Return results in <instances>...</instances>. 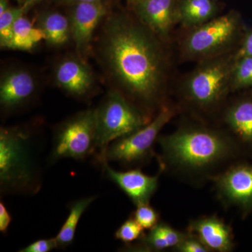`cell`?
<instances>
[{
    "label": "cell",
    "instance_id": "cell-1",
    "mask_svg": "<svg viewBox=\"0 0 252 252\" xmlns=\"http://www.w3.org/2000/svg\"><path fill=\"white\" fill-rule=\"evenodd\" d=\"M154 35L142 23L119 13L108 18L101 41L112 77L132 99L147 106L158 100L163 79V59Z\"/></svg>",
    "mask_w": 252,
    "mask_h": 252
},
{
    "label": "cell",
    "instance_id": "cell-2",
    "mask_svg": "<svg viewBox=\"0 0 252 252\" xmlns=\"http://www.w3.org/2000/svg\"><path fill=\"white\" fill-rule=\"evenodd\" d=\"M160 170L190 180L208 179L229 166L241 149L224 130L198 125L181 126L159 136Z\"/></svg>",
    "mask_w": 252,
    "mask_h": 252
},
{
    "label": "cell",
    "instance_id": "cell-3",
    "mask_svg": "<svg viewBox=\"0 0 252 252\" xmlns=\"http://www.w3.org/2000/svg\"><path fill=\"white\" fill-rule=\"evenodd\" d=\"M31 132L21 127L0 130V189L1 193H36L40 172Z\"/></svg>",
    "mask_w": 252,
    "mask_h": 252
},
{
    "label": "cell",
    "instance_id": "cell-4",
    "mask_svg": "<svg viewBox=\"0 0 252 252\" xmlns=\"http://www.w3.org/2000/svg\"><path fill=\"white\" fill-rule=\"evenodd\" d=\"M96 158L99 161L109 144L130 135L151 122L125 95L112 91L95 109Z\"/></svg>",
    "mask_w": 252,
    "mask_h": 252
},
{
    "label": "cell",
    "instance_id": "cell-5",
    "mask_svg": "<svg viewBox=\"0 0 252 252\" xmlns=\"http://www.w3.org/2000/svg\"><path fill=\"white\" fill-rule=\"evenodd\" d=\"M235 60V55L227 54L204 60L185 82L184 94L187 102L203 111L220 105L230 91Z\"/></svg>",
    "mask_w": 252,
    "mask_h": 252
},
{
    "label": "cell",
    "instance_id": "cell-6",
    "mask_svg": "<svg viewBox=\"0 0 252 252\" xmlns=\"http://www.w3.org/2000/svg\"><path fill=\"white\" fill-rule=\"evenodd\" d=\"M240 25L238 12L231 11L194 28L182 44L184 56L204 61L225 54L236 39Z\"/></svg>",
    "mask_w": 252,
    "mask_h": 252
},
{
    "label": "cell",
    "instance_id": "cell-7",
    "mask_svg": "<svg viewBox=\"0 0 252 252\" xmlns=\"http://www.w3.org/2000/svg\"><path fill=\"white\" fill-rule=\"evenodd\" d=\"M175 115V109L170 106H162L148 124L109 144L98 162L100 164L104 162H119L126 167L143 164L153 155L154 145L157 142L160 130Z\"/></svg>",
    "mask_w": 252,
    "mask_h": 252
},
{
    "label": "cell",
    "instance_id": "cell-8",
    "mask_svg": "<svg viewBox=\"0 0 252 252\" xmlns=\"http://www.w3.org/2000/svg\"><path fill=\"white\" fill-rule=\"evenodd\" d=\"M95 109L78 113L60 124L54 132L50 161L84 160L96 152Z\"/></svg>",
    "mask_w": 252,
    "mask_h": 252
},
{
    "label": "cell",
    "instance_id": "cell-9",
    "mask_svg": "<svg viewBox=\"0 0 252 252\" xmlns=\"http://www.w3.org/2000/svg\"><path fill=\"white\" fill-rule=\"evenodd\" d=\"M218 198L227 207H235L244 217L252 212V164L232 163L211 179Z\"/></svg>",
    "mask_w": 252,
    "mask_h": 252
},
{
    "label": "cell",
    "instance_id": "cell-10",
    "mask_svg": "<svg viewBox=\"0 0 252 252\" xmlns=\"http://www.w3.org/2000/svg\"><path fill=\"white\" fill-rule=\"evenodd\" d=\"M69 21L71 36L76 48L84 54L90 47L96 28L102 18L109 14V5L104 0L79 3L70 6Z\"/></svg>",
    "mask_w": 252,
    "mask_h": 252
},
{
    "label": "cell",
    "instance_id": "cell-11",
    "mask_svg": "<svg viewBox=\"0 0 252 252\" xmlns=\"http://www.w3.org/2000/svg\"><path fill=\"white\" fill-rule=\"evenodd\" d=\"M181 0H142L132 6L139 21L155 35L166 38L178 22Z\"/></svg>",
    "mask_w": 252,
    "mask_h": 252
},
{
    "label": "cell",
    "instance_id": "cell-12",
    "mask_svg": "<svg viewBox=\"0 0 252 252\" xmlns=\"http://www.w3.org/2000/svg\"><path fill=\"white\" fill-rule=\"evenodd\" d=\"M106 175L127 195L135 206L149 203L157 191L159 175H145L140 169L117 171L109 166L108 162L101 164Z\"/></svg>",
    "mask_w": 252,
    "mask_h": 252
},
{
    "label": "cell",
    "instance_id": "cell-13",
    "mask_svg": "<svg viewBox=\"0 0 252 252\" xmlns=\"http://www.w3.org/2000/svg\"><path fill=\"white\" fill-rule=\"evenodd\" d=\"M188 232L196 235L210 252H230L235 248L231 227L216 215L200 217L190 220Z\"/></svg>",
    "mask_w": 252,
    "mask_h": 252
},
{
    "label": "cell",
    "instance_id": "cell-14",
    "mask_svg": "<svg viewBox=\"0 0 252 252\" xmlns=\"http://www.w3.org/2000/svg\"><path fill=\"white\" fill-rule=\"evenodd\" d=\"M223 120L224 131L240 149H252V99H238L227 106Z\"/></svg>",
    "mask_w": 252,
    "mask_h": 252
},
{
    "label": "cell",
    "instance_id": "cell-15",
    "mask_svg": "<svg viewBox=\"0 0 252 252\" xmlns=\"http://www.w3.org/2000/svg\"><path fill=\"white\" fill-rule=\"evenodd\" d=\"M36 84L31 73L16 69L6 73L0 83V104L6 110L24 105L35 92Z\"/></svg>",
    "mask_w": 252,
    "mask_h": 252
},
{
    "label": "cell",
    "instance_id": "cell-16",
    "mask_svg": "<svg viewBox=\"0 0 252 252\" xmlns=\"http://www.w3.org/2000/svg\"><path fill=\"white\" fill-rule=\"evenodd\" d=\"M56 84L63 91L76 97L85 95L92 88V73L80 60L67 59L58 64L55 71Z\"/></svg>",
    "mask_w": 252,
    "mask_h": 252
},
{
    "label": "cell",
    "instance_id": "cell-17",
    "mask_svg": "<svg viewBox=\"0 0 252 252\" xmlns=\"http://www.w3.org/2000/svg\"><path fill=\"white\" fill-rule=\"evenodd\" d=\"M187 233H182L172 228L171 225L159 222L149 229L140 240L133 245H128L127 249L131 251L160 252L171 249L174 250L185 238Z\"/></svg>",
    "mask_w": 252,
    "mask_h": 252
},
{
    "label": "cell",
    "instance_id": "cell-18",
    "mask_svg": "<svg viewBox=\"0 0 252 252\" xmlns=\"http://www.w3.org/2000/svg\"><path fill=\"white\" fill-rule=\"evenodd\" d=\"M218 10L214 0H181L178 22L185 27H197L215 18Z\"/></svg>",
    "mask_w": 252,
    "mask_h": 252
},
{
    "label": "cell",
    "instance_id": "cell-19",
    "mask_svg": "<svg viewBox=\"0 0 252 252\" xmlns=\"http://www.w3.org/2000/svg\"><path fill=\"white\" fill-rule=\"evenodd\" d=\"M37 26L44 32L45 41L51 46L63 45L71 36L69 18L57 11H48L41 14Z\"/></svg>",
    "mask_w": 252,
    "mask_h": 252
},
{
    "label": "cell",
    "instance_id": "cell-20",
    "mask_svg": "<svg viewBox=\"0 0 252 252\" xmlns=\"http://www.w3.org/2000/svg\"><path fill=\"white\" fill-rule=\"evenodd\" d=\"M95 199L96 196L86 197L69 205V215L55 237L58 248L65 249L72 245L81 217Z\"/></svg>",
    "mask_w": 252,
    "mask_h": 252
},
{
    "label": "cell",
    "instance_id": "cell-21",
    "mask_svg": "<svg viewBox=\"0 0 252 252\" xmlns=\"http://www.w3.org/2000/svg\"><path fill=\"white\" fill-rule=\"evenodd\" d=\"M42 40H45L44 32L38 26H34L24 15L15 23L6 49L31 51Z\"/></svg>",
    "mask_w": 252,
    "mask_h": 252
},
{
    "label": "cell",
    "instance_id": "cell-22",
    "mask_svg": "<svg viewBox=\"0 0 252 252\" xmlns=\"http://www.w3.org/2000/svg\"><path fill=\"white\" fill-rule=\"evenodd\" d=\"M247 88H252V57L250 56L235 60L230 78V91Z\"/></svg>",
    "mask_w": 252,
    "mask_h": 252
},
{
    "label": "cell",
    "instance_id": "cell-23",
    "mask_svg": "<svg viewBox=\"0 0 252 252\" xmlns=\"http://www.w3.org/2000/svg\"><path fill=\"white\" fill-rule=\"evenodd\" d=\"M26 13L22 5H20L16 7L11 6L0 15V46L1 48H7L12 35L15 23Z\"/></svg>",
    "mask_w": 252,
    "mask_h": 252
},
{
    "label": "cell",
    "instance_id": "cell-24",
    "mask_svg": "<svg viewBox=\"0 0 252 252\" xmlns=\"http://www.w3.org/2000/svg\"><path fill=\"white\" fill-rule=\"evenodd\" d=\"M144 229L133 217H130L125 220L115 232V238L126 245H130L138 241L144 236Z\"/></svg>",
    "mask_w": 252,
    "mask_h": 252
},
{
    "label": "cell",
    "instance_id": "cell-25",
    "mask_svg": "<svg viewBox=\"0 0 252 252\" xmlns=\"http://www.w3.org/2000/svg\"><path fill=\"white\" fill-rule=\"evenodd\" d=\"M132 216L144 230L151 229L160 222L158 212L149 203L136 206L135 211L132 213Z\"/></svg>",
    "mask_w": 252,
    "mask_h": 252
},
{
    "label": "cell",
    "instance_id": "cell-26",
    "mask_svg": "<svg viewBox=\"0 0 252 252\" xmlns=\"http://www.w3.org/2000/svg\"><path fill=\"white\" fill-rule=\"evenodd\" d=\"M177 252H209L210 250L200 239L193 234L187 232L185 238L173 250Z\"/></svg>",
    "mask_w": 252,
    "mask_h": 252
},
{
    "label": "cell",
    "instance_id": "cell-27",
    "mask_svg": "<svg viewBox=\"0 0 252 252\" xmlns=\"http://www.w3.org/2000/svg\"><path fill=\"white\" fill-rule=\"evenodd\" d=\"M58 248L55 238L36 240L19 250L20 252H49Z\"/></svg>",
    "mask_w": 252,
    "mask_h": 252
},
{
    "label": "cell",
    "instance_id": "cell-28",
    "mask_svg": "<svg viewBox=\"0 0 252 252\" xmlns=\"http://www.w3.org/2000/svg\"><path fill=\"white\" fill-rule=\"evenodd\" d=\"M12 217L4 202H0V232L3 234L7 233Z\"/></svg>",
    "mask_w": 252,
    "mask_h": 252
},
{
    "label": "cell",
    "instance_id": "cell-29",
    "mask_svg": "<svg viewBox=\"0 0 252 252\" xmlns=\"http://www.w3.org/2000/svg\"><path fill=\"white\" fill-rule=\"evenodd\" d=\"M244 56L252 57V32L249 33L245 38L241 47L239 49L238 53L235 54L236 59L244 57Z\"/></svg>",
    "mask_w": 252,
    "mask_h": 252
},
{
    "label": "cell",
    "instance_id": "cell-30",
    "mask_svg": "<svg viewBox=\"0 0 252 252\" xmlns=\"http://www.w3.org/2000/svg\"><path fill=\"white\" fill-rule=\"evenodd\" d=\"M57 1L60 4L72 6V5L79 4V3L93 2V1H97L99 0H57Z\"/></svg>",
    "mask_w": 252,
    "mask_h": 252
},
{
    "label": "cell",
    "instance_id": "cell-31",
    "mask_svg": "<svg viewBox=\"0 0 252 252\" xmlns=\"http://www.w3.org/2000/svg\"><path fill=\"white\" fill-rule=\"evenodd\" d=\"M43 1H44V0H25L22 6L26 10V13H27L30 9L34 7L36 4H39Z\"/></svg>",
    "mask_w": 252,
    "mask_h": 252
},
{
    "label": "cell",
    "instance_id": "cell-32",
    "mask_svg": "<svg viewBox=\"0 0 252 252\" xmlns=\"http://www.w3.org/2000/svg\"><path fill=\"white\" fill-rule=\"evenodd\" d=\"M11 7L9 0H0V15L2 14L6 10Z\"/></svg>",
    "mask_w": 252,
    "mask_h": 252
},
{
    "label": "cell",
    "instance_id": "cell-33",
    "mask_svg": "<svg viewBox=\"0 0 252 252\" xmlns=\"http://www.w3.org/2000/svg\"><path fill=\"white\" fill-rule=\"evenodd\" d=\"M127 1L129 4L132 5V6H134V5L137 4V3L140 2L142 0H127Z\"/></svg>",
    "mask_w": 252,
    "mask_h": 252
},
{
    "label": "cell",
    "instance_id": "cell-34",
    "mask_svg": "<svg viewBox=\"0 0 252 252\" xmlns=\"http://www.w3.org/2000/svg\"><path fill=\"white\" fill-rule=\"evenodd\" d=\"M17 1L18 3H19L20 5H23V3H24L25 0H16Z\"/></svg>",
    "mask_w": 252,
    "mask_h": 252
},
{
    "label": "cell",
    "instance_id": "cell-35",
    "mask_svg": "<svg viewBox=\"0 0 252 252\" xmlns=\"http://www.w3.org/2000/svg\"><path fill=\"white\" fill-rule=\"evenodd\" d=\"M214 1H217V0H214Z\"/></svg>",
    "mask_w": 252,
    "mask_h": 252
}]
</instances>
